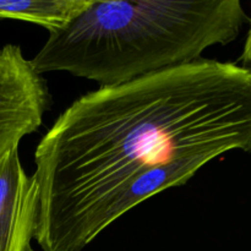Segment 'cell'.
Instances as JSON below:
<instances>
[{
  "mask_svg": "<svg viewBox=\"0 0 251 251\" xmlns=\"http://www.w3.org/2000/svg\"><path fill=\"white\" fill-rule=\"evenodd\" d=\"M235 150L251 152V69L200 59L98 87L37 145L34 240L43 251H83L102 233L110 201L137 176Z\"/></svg>",
  "mask_w": 251,
  "mask_h": 251,
  "instance_id": "6da1fadb",
  "label": "cell"
},
{
  "mask_svg": "<svg viewBox=\"0 0 251 251\" xmlns=\"http://www.w3.org/2000/svg\"><path fill=\"white\" fill-rule=\"evenodd\" d=\"M239 0H91L48 32L31 59L41 75L68 73L109 87L200 60L235 41L249 22Z\"/></svg>",
  "mask_w": 251,
  "mask_h": 251,
  "instance_id": "7a4b0ae2",
  "label": "cell"
},
{
  "mask_svg": "<svg viewBox=\"0 0 251 251\" xmlns=\"http://www.w3.org/2000/svg\"><path fill=\"white\" fill-rule=\"evenodd\" d=\"M51 104L43 75L16 44L0 48V157L41 127Z\"/></svg>",
  "mask_w": 251,
  "mask_h": 251,
  "instance_id": "3957f363",
  "label": "cell"
},
{
  "mask_svg": "<svg viewBox=\"0 0 251 251\" xmlns=\"http://www.w3.org/2000/svg\"><path fill=\"white\" fill-rule=\"evenodd\" d=\"M19 147L0 157V251H33L39 190L22 166Z\"/></svg>",
  "mask_w": 251,
  "mask_h": 251,
  "instance_id": "277c9868",
  "label": "cell"
},
{
  "mask_svg": "<svg viewBox=\"0 0 251 251\" xmlns=\"http://www.w3.org/2000/svg\"><path fill=\"white\" fill-rule=\"evenodd\" d=\"M90 2L91 0H0V19L31 22L51 32L61 28Z\"/></svg>",
  "mask_w": 251,
  "mask_h": 251,
  "instance_id": "5b68a950",
  "label": "cell"
},
{
  "mask_svg": "<svg viewBox=\"0 0 251 251\" xmlns=\"http://www.w3.org/2000/svg\"><path fill=\"white\" fill-rule=\"evenodd\" d=\"M249 22L250 27L247 34V39H245L243 53L240 55V63H242V66H244V68L251 69V20Z\"/></svg>",
  "mask_w": 251,
  "mask_h": 251,
  "instance_id": "8992f818",
  "label": "cell"
}]
</instances>
